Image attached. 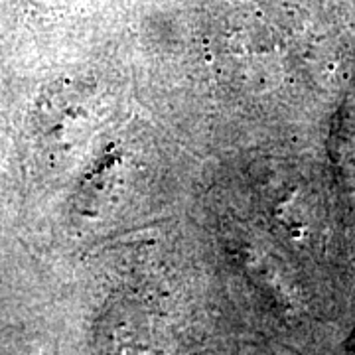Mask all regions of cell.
Masks as SVG:
<instances>
[{
    "instance_id": "obj_1",
    "label": "cell",
    "mask_w": 355,
    "mask_h": 355,
    "mask_svg": "<svg viewBox=\"0 0 355 355\" xmlns=\"http://www.w3.org/2000/svg\"><path fill=\"white\" fill-rule=\"evenodd\" d=\"M103 352L107 355H164L166 334L150 310L121 302L111 308L101 326Z\"/></svg>"
},
{
    "instance_id": "obj_2",
    "label": "cell",
    "mask_w": 355,
    "mask_h": 355,
    "mask_svg": "<svg viewBox=\"0 0 355 355\" xmlns=\"http://www.w3.org/2000/svg\"><path fill=\"white\" fill-rule=\"evenodd\" d=\"M0 154H2V127H0Z\"/></svg>"
}]
</instances>
